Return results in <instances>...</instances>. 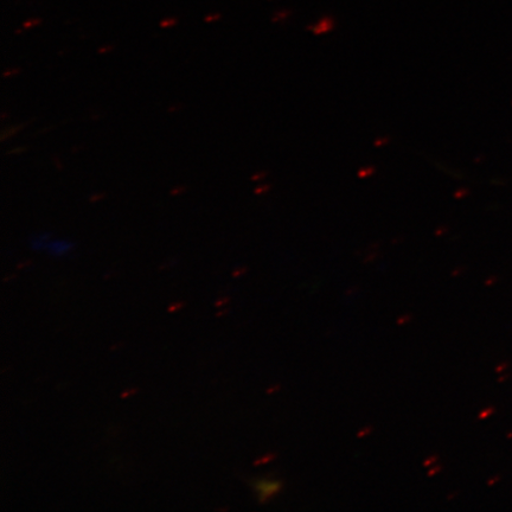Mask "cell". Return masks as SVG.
Returning a JSON list of instances; mask_svg holds the SVG:
<instances>
[{
	"mask_svg": "<svg viewBox=\"0 0 512 512\" xmlns=\"http://www.w3.org/2000/svg\"><path fill=\"white\" fill-rule=\"evenodd\" d=\"M253 488L258 491L259 501L266 502L268 499L273 497L281 488L278 480L272 479H256L253 482Z\"/></svg>",
	"mask_w": 512,
	"mask_h": 512,
	"instance_id": "obj_1",
	"label": "cell"
},
{
	"mask_svg": "<svg viewBox=\"0 0 512 512\" xmlns=\"http://www.w3.org/2000/svg\"><path fill=\"white\" fill-rule=\"evenodd\" d=\"M40 23V21H37V19H34V21H28L24 24V28H31L34 27V25Z\"/></svg>",
	"mask_w": 512,
	"mask_h": 512,
	"instance_id": "obj_4",
	"label": "cell"
},
{
	"mask_svg": "<svg viewBox=\"0 0 512 512\" xmlns=\"http://www.w3.org/2000/svg\"><path fill=\"white\" fill-rule=\"evenodd\" d=\"M176 23H177V21L175 18H168V19H166V21H164L162 23V27L166 28V27H168V25H171V27H172V25H175Z\"/></svg>",
	"mask_w": 512,
	"mask_h": 512,
	"instance_id": "obj_3",
	"label": "cell"
},
{
	"mask_svg": "<svg viewBox=\"0 0 512 512\" xmlns=\"http://www.w3.org/2000/svg\"><path fill=\"white\" fill-rule=\"evenodd\" d=\"M221 16L219 14H216V15H213V16H208L206 18V21L207 22H214V21H217V19H219Z\"/></svg>",
	"mask_w": 512,
	"mask_h": 512,
	"instance_id": "obj_5",
	"label": "cell"
},
{
	"mask_svg": "<svg viewBox=\"0 0 512 512\" xmlns=\"http://www.w3.org/2000/svg\"><path fill=\"white\" fill-rule=\"evenodd\" d=\"M181 307H182V305H181V304H179V303H177V305H176V306L171 305L169 310H170L171 312H175L176 310L181 309Z\"/></svg>",
	"mask_w": 512,
	"mask_h": 512,
	"instance_id": "obj_6",
	"label": "cell"
},
{
	"mask_svg": "<svg viewBox=\"0 0 512 512\" xmlns=\"http://www.w3.org/2000/svg\"><path fill=\"white\" fill-rule=\"evenodd\" d=\"M51 252L56 255H61L69 251L70 245L66 242H55L53 245H50Z\"/></svg>",
	"mask_w": 512,
	"mask_h": 512,
	"instance_id": "obj_2",
	"label": "cell"
}]
</instances>
